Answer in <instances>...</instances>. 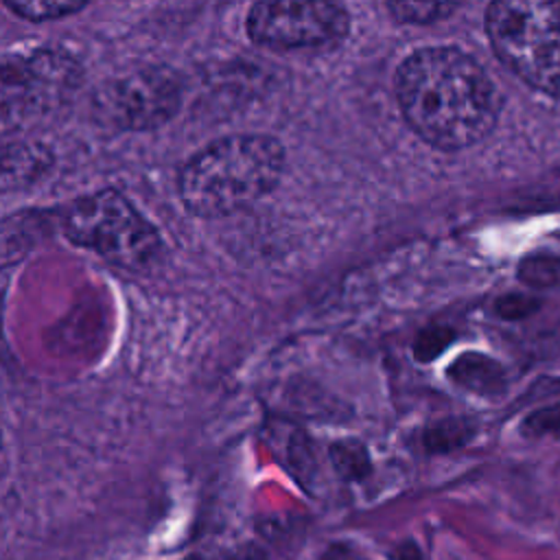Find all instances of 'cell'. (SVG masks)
Returning a JSON list of instances; mask_svg holds the SVG:
<instances>
[{"mask_svg": "<svg viewBox=\"0 0 560 560\" xmlns=\"http://www.w3.org/2000/svg\"><path fill=\"white\" fill-rule=\"evenodd\" d=\"M483 24L494 55L523 83L560 98V2L497 0Z\"/></svg>", "mask_w": 560, "mask_h": 560, "instance_id": "3", "label": "cell"}, {"mask_svg": "<svg viewBox=\"0 0 560 560\" xmlns=\"http://www.w3.org/2000/svg\"><path fill=\"white\" fill-rule=\"evenodd\" d=\"M459 4L448 2H389V13L405 24H429L448 18Z\"/></svg>", "mask_w": 560, "mask_h": 560, "instance_id": "10", "label": "cell"}, {"mask_svg": "<svg viewBox=\"0 0 560 560\" xmlns=\"http://www.w3.org/2000/svg\"><path fill=\"white\" fill-rule=\"evenodd\" d=\"M284 171L282 144L265 133H236L197 151L177 175L184 208L203 219L225 217L267 195Z\"/></svg>", "mask_w": 560, "mask_h": 560, "instance_id": "2", "label": "cell"}, {"mask_svg": "<svg viewBox=\"0 0 560 560\" xmlns=\"http://www.w3.org/2000/svg\"><path fill=\"white\" fill-rule=\"evenodd\" d=\"M394 92L407 125L442 151L483 140L501 112V94L490 74L455 46L411 52L396 70Z\"/></svg>", "mask_w": 560, "mask_h": 560, "instance_id": "1", "label": "cell"}, {"mask_svg": "<svg viewBox=\"0 0 560 560\" xmlns=\"http://www.w3.org/2000/svg\"><path fill=\"white\" fill-rule=\"evenodd\" d=\"M61 230L70 243L129 271L158 262L164 245L155 225L112 188L74 199L61 214Z\"/></svg>", "mask_w": 560, "mask_h": 560, "instance_id": "4", "label": "cell"}, {"mask_svg": "<svg viewBox=\"0 0 560 560\" xmlns=\"http://www.w3.org/2000/svg\"><path fill=\"white\" fill-rule=\"evenodd\" d=\"M330 462H332V468L337 470V475L343 481H350V483L365 479L370 475V470H372L370 453L357 440L335 442L330 446Z\"/></svg>", "mask_w": 560, "mask_h": 560, "instance_id": "8", "label": "cell"}, {"mask_svg": "<svg viewBox=\"0 0 560 560\" xmlns=\"http://www.w3.org/2000/svg\"><path fill=\"white\" fill-rule=\"evenodd\" d=\"M387 560H424V556H422V549L416 540L405 538L387 551Z\"/></svg>", "mask_w": 560, "mask_h": 560, "instance_id": "11", "label": "cell"}, {"mask_svg": "<svg viewBox=\"0 0 560 560\" xmlns=\"http://www.w3.org/2000/svg\"><path fill=\"white\" fill-rule=\"evenodd\" d=\"M245 28L249 39L265 48H322L348 35L350 15L337 2H258L249 9Z\"/></svg>", "mask_w": 560, "mask_h": 560, "instance_id": "6", "label": "cell"}, {"mask_svg": "<svg viewBox=\"0 0 560 560\" xmlns=\"http://www.w3.org/2000/svg\"><path fill=\"white\" fill-rule=\"evenodd\" d=\"M179 101L182 88L171 70L142 68L103 85L96 94V109L118 129L144 131L173 118Z\"/></svg>", "mask_w": 560, "mask_h": 560, "instance_id": "7", "label": "cell"}, {"mask_svg": "<svg viewBox=\"0 0 560 560\" xmlns=\"http://www.w3.org/2000/svg\"><path fill=\"white\" fill-rule=\"evenodd\" d=\"M83 68L57 46L7 52L0 57V129L26 127L59 105L81 85Z\"/></svg>", "mask_w": 560, "mask_h": 560, "instance_id": "5", "label": "cell"}, {"mask_svg": "<svg viewBox=\"0 0 560 560\" xmlns=\"http://www.w3.org/2000/svg\"><path fill=\"white\" fill-rule=\"evenodd\" d=\"M4 7L31 22H44V20H59L66 15H72L77 11H83L88 2L83 0H28V2H4Z\"/></svg>", "mask_w": 560, "mask_h": 560, "instance_id": "9", "label": "cell"}]
</instances>
